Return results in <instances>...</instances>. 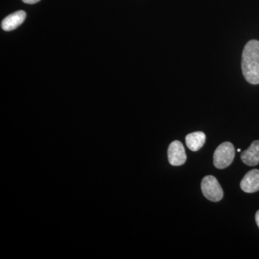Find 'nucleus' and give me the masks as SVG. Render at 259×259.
<instances>
[{
  "instance_id": "7",
  "label": "nucleus",
  "mask_w": 259,
  "mask_h": 259,
  "mask_svg": "<svg viewBox=\"0 0 259 259\" xmlns=\"http://www.w3.org/2000/svg\"><path fill=\"white\" fill-rule=\"evenodd\" d=\"M242 161L249 166H254L259 163V141H255L249 148L241 153Z\"/></svg>"
},
{
  "instance_id": "4",
  "label": "nucleus",
  "mask_w": 259,
  "mask_h": 259,
  "mask_svg": "<svg viewBox=\"0 0 259 259\" xmlns=\"http://www.w3.org/2000/svg\"><path fill=\"white\" fill-rule=\"evenodd\" d=\"M167 154L168 162L172 166H182L187 161L185 147L180 141H173L168 146Z\"/></svg>"
},
{
  "instance_id": "10",
  "label": "nucleus",
  "mask_w": 259,
  "mask_h": 259,
  "mask_svg": "<svg viewBox=\"0 0 259 259\" xmlns=\"http://www.w3.org/2000/svg\"><path fill=\"white\" fill-rule=\"evenodd\" d=\"M255 219L257 226H258L259 228V210L257 211L256 213H255Z\"/></svg>"
},
{
  "instance_id": "6",
  "label": "nucleus",
  "mask_w": 259,
  "mask_h": 259,
  "mask_svg": "<svg viewBox=\"0 0 259 259\" xmlns=\"http://www.w3.org/2000/svg\"><path fill=\"white\" fill-rule=\"evenodd\" d=\"M26 18V13L23 10L15 12L8 15L2 22V28L5 31H12L18 28L23 23Z\"/></svg>"
},
{
  "instance_id": "2",
  "label": "nucleus",
  "mask_w": 259,
  "mask_h": 259,
  "mask_svg": "<svg viewBox=\"0 0 259 259\" xmlns=\"http://www.w3.org/2000/svg\"><path fill=\"white\" fill-rule=\"evenodd\" d=\"M236 151L231 143L225 142L220 145L213 155V163L219 169H223L230 166L234 160Z\"/></svg>"
},
{
  "instance_id": "1",
  "label": "nucleus",
  "mask_w": 259,
  "mask_h": 259,
  "mask_svg": "<svg viewBox=\"0 0 259 259\" xmlns=\"http://www.w3.org/2000/svg\"><path fill=\"white\" fill-rule=\"evenodd\" d=\"M242 71L243 76L251 84L259 83V41L250 40L242 54Z\"/></svg>"
},
{
  "instance_id": "8",
  "label": "nucleus",
  "mask_w": 259,
  "mask_h": 259,
  "mask_svg": "<svg viewBox=\"0 0 259 259\" xmlns=\"http://www.w3.org/2000/svg\"><path fill=\"white\" fill-rule=\"evenodd\" d=\"M186 145L189 149L192 151H197L201 149L206 141V136L203 132L197 131L187 135L185 138Z\"/></svg>"
},
{
  "instance_id": "3",
  "label": "nucleus",
  "mask_w": 259,
  "mask_h": 259,
  "mask_svg": "<svg viewBox=\"0 0 259 259\" xmlns=\"http://www.w3.org/2000/svg\"><path fill=\"white\" fill-rule=\"evenodd\" d=\"M201 190L208 200L217 202L223 199V190L215 177L208 175L204 177L201 183Z\"/></svg>"
},
{
  "instance_id": "11",
  "label": "nucleus",
  "mask_w": 259,
  "mask_h": 259,
  "mask_svg": "<svg viewBox=\"0 0 259 259\" xmlns=\"http://www.w3.org/2000/svg\"><path fill=\"white\" fill-rule=\"evenodd\" d=\"M237 151H238V152H241V149H240V148H238V150H237Z\"/></svg>"
},
{
  "instance_id": "5",
  "label": "nucleus",
  "mask_w": 259,
  "mask_h": 259,
  "mask_svg": "<svg viewBox=\"0 0 259 259\" xmlns=\"http://www.w3.org/2000/svg\"><path fill=\"white\" fill-rule=\"evenodd\" d=\"M241 188L246 193H254L259 191V170L248 171L241 182Z\"/></svg>"
},
{
  "instance_id": "9",
  "label": "nucleus",
  "mask_w": 259,
  "mask_h": 259,
  "mask_svg": "<svg viewBox=\"0 0 259 259\" xmlns=\"http://www.w3.org/2000/svg\"><path fill=\"white\" fill-rule=\"evenodd\" d=\"M22 1H23V3H26V4L32 5L38 3L40 0H22Z\"/></svg>"
}]
</instances>
